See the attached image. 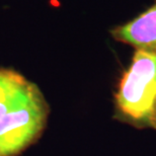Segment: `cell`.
<instances>
[{
    "mask_svg": "<svg viewBox=\"0 0 156 156\" xmlns=\"http://www.w3.org/2000/svg\"><path fill=\"white\" fill-rule=\"evenodd\" d=\"M49 107L35 83L0 68V156H17L45 130Z\"/></svg>",
    "mask_w": 156,
    "mask_h": 156,
    "instance_id": "6da1fadb",
    "label": "cell"
},
{
    "mask_svg": "<svg viewBox=\"0 0 156 156\" xmlns=\"http://www.w3.org/2000/svg\"><path fill=\"white\" fill-rule=\"evenodd\" d=\"M117 104L125 116L145 122L154 116L156 105V52L138 50L123 78Z\"/></svg>",
    "mask_w": 156,
    "mask_h": 156,
    "instance_id": "7a4b0ae2",
    "label": "cell"
},
{
    "mask_svg": "<svg viewBox=\"0 0 156 156\" xmlns=\"http://www.w3.org/2000/svg\"><path fill=\"white\" fill-rule=\"evenodd\" d=\"M114 35L139 50L156 52V4L136 20L117 29Z\"/></svg>",
    "mask_w": 156,
    "mask_h": 156,
    "instance_id": "3957f363",
    "label": "cell"
}]
</instances>
